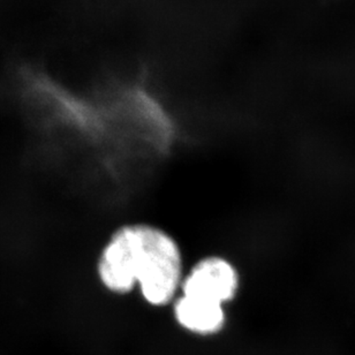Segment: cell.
<instances>
[{"mask_svg": "<svg viewBox=\"0 0 355 355\" xmlns=\"http://www.w3.org/2000/svg\"><path fill=\"white\" fill-rule=\"evenodd\" d=\"M184 272L180 243L150 223H128L114 230L96 264L97 278L106 292L125 297L137 291L153 308L171 307Z\"/></svg>", "mask_w": 355, "mask_h": 355, "instance_id": "cell-1", "label": "cell"}, {"mask_svg": "<svg viewBox=\"0 0 355 355\" xmlns=\"http://www.w3.org/2000/svg\"><path fill=\"white\" fill-rule=\"evenodd\" d=\"M241 275L232 261L208 255L186 270L179 294L227 307L241 290Z\"/></svg>", "mask_w": 355, "mask_h": 355, "instance_id": "cell-2", "label": "cell"}, {"mask_svg": "<svg viewBox=\"0 0 355 355\" xmlns=\"http://www.w3.org/2000/svg\"><path fill=\"white\" fill-rule=\"evenodd\" d=\"M178 327L198 337L217 336L225 329L227 311L224 306L178 294L171 304Z\"/></svg>", "mask_w": 355, "mask_h": 355, "instance_id": "cell-3", "label": "cell"}]
</instances>
